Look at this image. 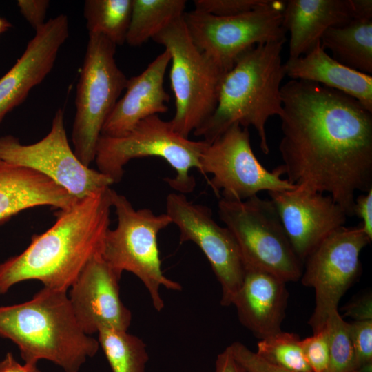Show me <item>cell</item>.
Here are the masks:
<instances>
[{
    "instance_id": "cell-25",
    "label": "cell",
    "mask_w": 372,
    "mask_h": 372,
    "mask_svg": "<svg viewBox=\"0 0 372 372\" xmlns=\"http://www.w3.org/2000/svg\"><path fill=\"white\" fill-rule=\"evenodd\" d=\"M132 0H86L83 15L88 34L103 36L116 45L125 43Z\"/></svg>"
},
{
    "instance_id": "cell-15",
    "label": "cell",
    "mask_w": 372,
    "mask_h": 372,
    "mask_svg": "<svg viewBox=\"0 0 372 372\" xmlns=\"http://www.w3.org/2000/svg\"><path fill=\"white\" fill-rule=\"evenodd\" d=\"M121 277L99 254L88 262L70 287L68 298L86 334L92 335L103 328L127 331L132 316L121 299Z\"/></svg>"
},
{
    "instance_id": "cell-38",
    "label": "cell",
    "mask_w": 372,
    "mask_h": 372,
    "mask_svg": "<svg viewBox=\"0 0 372 372\" xmlns=\"http://www.w3.org/2000/svg\"><path fill=\"white\" fill-rule=\"evenodd\" d=\"M353 6L354 19H372L371 0H351Z\"/></svg>"
},
{
    "instance_id": "cell-7",
    "label": "cell",
    "mask_w": 372,
    "mask_h": 372,
    "mask_svg": "<svg viewBox=\"0 0 372 372\" xmlns=\"http://www.w3.org/2000/svg\"><path fill=\"white\" fill-rule=\"evenodd\" d=\"M184 16V15H183ZM171 56L170 83L175 113L169 121L175 132L188 138L214 112L226 73L193 43L183 17L153 39Z\"/></svg>"
},
{
    "instance_id": "cell-22",
    "label": "cell",
    "mask_w": 372,
    "mask_h": 372,
    "mask_svg": "<svg viewBox=\"0 0 372 372\" xmlns=\"http://www.w3.org/2000/svg\"><path fill=\"white\" fill-rule=\"evenodd\" d=\"M293 80L318 83L349 95L372 112V76L351 69L331 56L320 42L309 52L284 63Z\"/></svg>"
},
{
    "instance_id": "cell-34",
    "label": "cell",
    "mask_w": 372,
    "mask_h": 372,
    "mask_svg": "<svg viewBox=\"0 0 372 372\" xmlns=\"http://www.w3.org/2000/svg\"><path fill=\"white\" fill-rule=\"evenodd\" d=\"M353 215L361 219L362 230L372 240V189L355 197Z\"/></svg>"
},
{
    "instance_id": "cell-12",
    "label": "cell",
    "mask_w": 372,
    "mask_h": 372,
    "mask_svg": "<svg viewBox=\"0 0 372 372\" xmlns=\"http://www.w3.org/2000/svg\"><path fill=\"white\" fill-rule=\"evenodd\" d=\"M0 160L45 175L76 199L114 183L77 158L68 140L62 108L56 112L50 132L34 143L23 145L13 136H0Z\"/></svg>"
},
{
    "instance_id": "cell-21",
    "label": "cell",
    "mask_w": 372,
    "mask_h": 372,
    "mask_svg": "<svg viewBox=\"0 0 372 372\" xmlns=\"http://www.w3.org/2000/svg\"><path fill=\"white\" fill-rule=\"evenodd\" d=\"M77 199L45 175L0 160V223L27 209H64Z\"/></svg>"
},
{
    "instance_id": "cell-33",
    "label": "cell",
    "mask_w": 372,
    "mask_h": 372,
    "mask_svg": "<svg viewBox=\"0 0 372 372\" xmlns=\"http://www.w3.org/2000/svg\"><path fill=\"white\" fill-rule=\"evenodd\" d=\"M17 6L21 14L35 31L46 22L45 19L50 6L48 0H19Z\"/></svg>"
},
{
    "instance_id": "cell-20",
    "label": "cell",
    "mask_w": 372,
    "mask_h": 372,
    "mask_svg": "<svg viewBox=\"0 0 372 372\" xmlns=\"http://www.w3.org/2000/svg\"><path fill=\"white\" fill-rule=\"evenodd\" d=\"M355 17L351 0H288L282 25L289 33V59L304 55L320 42L332 27L344 25Z\"/></svg>"
},
{
    "instance_id": "cell-36",
    "label": "cell",
    "mask_w": 372,
    "mask_h": 372,
    "mask_svg": "<svg viewBox=\"0 0 372 372\" xmlns=\"http://www.w3.org/2000/svg\"><path fill=\"white\" fill-rule=\"evenodd\" d=\"M216 372H245V371L236 360L227 347L217 356L216 360Z\"/></svg>"
},
{
    "instance_id": "cell-9",
    "label": "cell",
    "mask_w": 372,
    "mask_h": 372,
    "mask_svg": "<svg viewBox=\"0 0 372 372\" xmlns=\"http://www.w3.org/2000/svg\"><path fill=\"white\" fill-rule=\"evenodd\" d=\"M116 46L102 35L89 34L72 132L74 152L87 167L94 161L103 126L128 80L116 64Z\"/></svg>"
},
{
    "instance_id": "cell-31",
    "label": "cell",
    "mask_w": 372,
    "mask_h": 372,
    "mask_svg": "<svg viewBox=\"0 0 372 372\" xmlns=\"http://www.w3.org/2000/svg\"><path fill=\"white\" fill-rule=\"evenodd\" d=\"M266 0H194V10L218 17H231L251 11Z\"/></svg>"
},
{
    "instance_id": "cell-35",
    "label": "cell",
    "mask_w": 372,
    "mask_h": 372,
    "mask_svg": "<svg viewBox=\"0 0 372 372\" xmlns=\"http://www.w3.org/2000/svg\"><path fill=\"white\" fill-rule=\"evenodd\" d=\"M345 316L352 318L354 321L372 320V301L371 294L362 296L350 302L344 309Z\"/></svg>"
},
{
    "instance_id": "cell-16",
    "label": "cell",
    "mask_w": 372,
    "mask_h": 372,
    "mask_svg": "<svg viewBox=\"0 0 372 372\" xmlns=\"http://www.w3.org/2000/svg\"><path fill=\"white\" fill-rule=\"evenodd\" d=\"M290 243L303 262L332 231L344 226L347 215L329 195L298 186L269 192Z\"/></svg>"
},
{
    "instance_id": "cell-23",
    "label": "cell",
    "mask_w": 372,
    "mask_h": 372,
    "mask_svg": "<svg viewBox=\"0 0 372 372\" xmlns=\"http://www.w3.org/2000/svg\"><path fill=\"white\" fill-rule=\"evenodd\" d=\"M320 44L340 63L371 75L372 19H353L344 25L330 28Z\"/></svg>"
},
{
    "instance_id": "cell-18",
    "label": "cell",
    "mask_w": 372,
    "mask_h": 372,
    "mask_svg": "<svg viewBox=\"0 0 372 372\" xmlns=\"http://www.w3.org/2000/svg\"><path fill=\"white\" fill-rule=\"evenodd\" d=\"M170 61V54L165 49L141 74L128 79L125 93L106 119L101 136H122L142 120L167 112L169 96L163 83Z\"/></svg>"
},
{
    "instance_id": "cell-4",
    "label": "cell",
    "mask_w": 372,
    "mask_h": 372,
    "mask_svg": "<svg viewBox=\"0 0 372 372\" xmlns=\"http://www.w3.org/2000/svg\"><path fill=\"white\" fill-rule=\"evenodd\" d=\"M286 39L258 44L242 54L222 80L217 106L194 132L210 143L234 124L253 127L265 154L269 152L266 124L282 113L281 83L286 76L281 52Z\"/></svg>"
},
{
    "instance_id": "cell-11",
    "label": "cell",
    "mask_w": 372,
    "mask_h": 372,
    "mask_svg": "<svg viewBox=\"0 0 372 372\" xmlns=\"http://www.w3.org/2000/svg\"><path fill=\"white\" fill-rule=\"evenodd\" d=\"M202 174H210L214 191L229 200H244L263 191L291 189L281 165L269 171L257 159L251 146L248 128L234 124L207 143L200 158Z\"/></svg>"
},
{
    "instance_id": "cell-27",
    "label": "cell",
    "mask_w": 372,
    "mask_h": 372,
    "mask_svg": "<svg viewBox=\"0 0 372 372\" xmlns=\"http://www.w3.org/2000/svg\"><path fill=\"white\" fill-rule=\"evenodd\" d=\"M298 335L280 331L263 339L257 344L260 357L277 366L294 372H312L307 364Z\"/></svg>"
},
{
    "instance_id": "cell-14",
    "label": "cell",
    "mask_w": 372,
    "mask_h": 372,
    "mask_svg": "<svg viewBox=\"0 0 372 372\" xmlns=\"http://www.w3.org/2000/svg\"><path fill=\"white\" fill-rule=\"evenodd\" d=\"M166 214L178 228L180 242L195 243L208 260L221 287L220 304L232 305L243 282L245 268L231 232L214 220L210 208L193 203L181 193L167 195Z\"/></svg>"
},
{
    "instance_id": "cell-28",
    "label": "cell",
    "mask_w": 372,
    "mask_h": 372,
    "mask_svg": "<svg viewBox=\"0 0 372 372\" xmlns=\"http://www.w3.org/2000/svg\"><path fill=\"white\" fill-rule=\"evenodd\" d=\"M329 332V361L326 372H360L358 369L349 323L333 311L327 321Z\"/></svg>"
},
{
    "instance_id": "cell-13",
    "label": "cell",
    "mask_w": 372,
    "mask_h": 372,
    "mask_svg": "<svg viewBox=\"0 0 372 372\" xmlns=\"http://www.w3.org/2000/svg\"><path fill=\"white\" fill-rule=\"evenodd\" d=\"M371 240L360 226H342L328 235L307 258L302 284L315 291V307L309 320L313 333L322 329L330 313L361 271L360 255Z\"/></svg>"
},
{
    "instance_id": "cell-1",
    "label": "cell",
    "mask_w": 372,
    "mask_h": 372,
    "mask_svg": "<svg viewBox=\"0 0 372 372\" xmlns=\"http://www.w3.org/2000/svg\"><path fill=\"white\" fill-rule=\"evenodd\" d=\"M279 151L287 180L330 196L353 216L357 192L372 189V112L342 92L291 79L282 85Z\"/></svg>"
},
{
    "instance_id": "cell-29",
    "label": "cell",
    "mask_w": 372,
    "mask_h": 372,
    "mask_svg": "<svg viewBox=\"0 0 372 372\" xmlns=\"http://www.w3.org/2000/svg\"><path fill=\"white\" fill-rule=\"evenodd\" d=\"M304 358L312 372H326L329 361V332L326 322L320 331L300 340Z\"/></svg>"
},
{
    "instance_id": "cell-19",
    "label": "cell",
    "mask_w": 372,
    "mask_h": 372,
    "mask_svg": "<svg viewBox=\"0 0 372 372\" xmlns=\"http://www.w3.org/2000/svg\"><path fill=\"white\" fill-rule=\"evenodd\" d=\"M288 298L286 282L265 271L245 269L232 305L240 323L261 340L282 331Z\"/></svg>"
},
{
    "instance_id": "cell-32",
    "label": "cell",
    "mask_w": 372,
    "mask_h": 372,
    "mask_svg": "<svg viewBox=\"0 0 372 372\" xmlns=\"http://www.w3.org/2000/svg\"><path fill=\"white\" fill-rule=\"evenodd\" d=\"M228 347L245 372H294L267 362L240 342H234Z\"/></svg>"
},
{
    "instance_id": "cell-8",
    "label": "cell",
    "mask_w": 372,
    "mask_h": 372,
    "mask_svg": "<svg viewBox=\"0 0 372 372\" xmlns=\"http://www.w3.org/2000/svg\"><path fill=\"white\" fill-rule=\"evenodd\" d=\"M218 213L238 243L245 269L265 271L286 282L300 279L302 262L271 200L258 195L244 200L220 198Z\"/></svg>"
},
{
    "instance_id": "cell-3",
    "label": "cell",
    "mask_w": 372,
    "mask_h": 372,
    "mask_svg": "<svg viewBox=\"0 0 372 372\" xmlns=\"http://www.w3.org/2000/svg\"><path fill=\"white\" fill-rule=\"evenodd\" d=\"M0 337L17 346L24 363L45 360L65 372H79L100 347L79 325L68 291L45 287L28 301L0 307Z\"/></svg>"
},
{
    "instance_id": "cell-2",
    "label": "cell",
    "mask_w": 372,
    "mask_h": 372,
    "mask_svg": "<svg viewBox=\"0 0 372 372\" xmlns=\"http://www.w3.org/2000/svg\"><path fill=\"white\" fill-rule=\"evenodd\" d=\"M112 191L107 187L60 209L51 227L33 235L20 254L0 263V293L31 280L68 291L88 262L101 253L110 229Z\"/></svg>"
},
{
    "instance_id": "cell-6",
    "label": "cell",
    "mask_w": 372,
    "mask_h": 372,
    "mask_svg": "<svg viewBox=\"0 0 372 372\" xmlns=\"http://www.w3.org/2000/svg\"><path fill=\"white\" fill-rule=\"evenodd\" d=\"M112 200L117 225L107 230L101 255L118 275L126 271L137 276L147 289L154 308L161 311L164 308L161 287L182 289L161 269L157 237L172 220L166 213L156 215L149 209H135L125 196L114 190Z\"/></svg>"
},
{
    "instance_id": "cell-5",
    "label": "cell",
    "mask_w": 372,
    "mask_h": 372,
    "mask_svg": "<svg viewBox=\"0 0 372 372\" xmlns=\"http://www.w3.org/2000/svg\"><path fill=\"white\" fill-rule=\"evenodd\" d=\"M207 143L181 136L169 121L153 115L122 136L101 135L94 161L98 170L115 183L121 180L124 167L130 161L148 156L161 158L176 172L174 178L164 180L173 189L185 194L192 192L196 186L189 172L192 168L200 169V158Z\"/></svg>"
},
{
    "instance_id": "cell-26",
    "label": "cell",
    "mask_w": 372,
    "mask_h": 372,
    "mask_svg": "<svg viewBox=\"0 0 372 372\" xmlns=\"http://www.w3.org/2000/svg\"><path fill=\"white\" fill-rule=\"evenodd\" d=\"M97 334L112 372H145L149 356L140 338L110 328L101 329Z\"/></svg>"
},
{
    "instance_id": "cell-37",
    "label": "cell",
    "mask_w": 372,
    "mask_h": 372,
    "mask_svg": "<svg viewBox=\"0 0 372 372\" xmlns=\"http://www.w3.org/2000/svg\"><path fill=\"white\" fill-rule=\"evenodd\" d=\"M0 372H41L37 364H20L12 353L8 352L2 360H0Z\"/></svg>"
},
{
    "instance_id": "cell-24",
    "label": "cell",
    "mask_w": 372,
    "mask_h": 372,
    "mask_svg": "<svg viewBox=\"0 0 372 372\" xmlns=\"http://www.w3.org/2000/svg\"><path fill=\"white\" fill-rule=\"evenodd\" d=\"M185 0H132L125 43L140 46L185 14Z\"/></svg>"
},
{
    "instance_id": "cell-17",
    "label": "cell",
    "mask_w": 372,
    "mask_h": 372,
    "mask_svg": "<svg viewBox=\"0 0 372 372\" xmlns=\"http://www.w3.org/2000/svg\"><path fill=\"white\" fill-rule=\"evenodd\" d=\"M68 37V19L63 14L50 19L35 31L22 55L0 78V123L50 72Z\"/></svg>"
},
{
    "instance_id": "cell-39",
    "label": "cell",
    "mask_w": 372,
    "mask_h": 372,
    "mask_svg": "<svg viewBox=\"0 0 372 372\" xmlns=\"http://www.w3.org/2000/svg\"><path fill=\"white\" fill-rule=\"evenodd\" d=\"M12 27V24L6 19L0 17V34L7 31Z\"/></svg>"
},
{
    "instance_id": "cell-30",
    "label": "cell",
    "mask_w": 372,
    "mask_h": 372,
    "mask_svg": "<svg viewBox=\"0 0 372 372\" xmlns=\"http://www.w3.org/2000/svg\"><path fill=\"white\" fill-rule=\"evenodd\" d=\"M356 362L360 372L372 371V320L349 323Z\"/></svg>"
},
{
    "instance_id": "cell-10",
    "label": "cell",
    "mask_w": 372,
    "mask_h": 372,
    "mask_svg": "<svg viewBox=\"0 0 372 372\" xmlns=\"http://www.w3.org/2000/svg\"><path fill=\"white\" fill-rule=\"evenodd\" d=\"M285 4L286 1L266 0L251 11L231 17L194 10L185 12L183 19L195 45L227 72L249 48L286 39Z\"/></svg>"
}]
</instances>
